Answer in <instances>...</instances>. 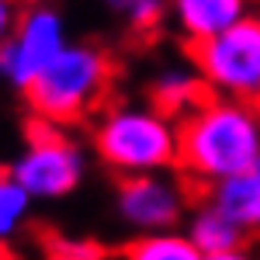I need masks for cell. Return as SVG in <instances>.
<instances>
[{"mask_svg":"<svg viewBox=\"0 0 260 260\" xmlns=\"http://www.w3.org/2000/svg\"><path fill=\"white\" fill-rule=\"evenodd\" d=\"M177 125V167L191 184L205 191L219 187L222 180L236 177L253 160H260V108L208 94Z\"/></svg>","mask_w":260,"mask_h":260,"instance_id":"obj_1","label":"cell"},{"mask_svg":"<svg viewBox=\"0 0 260 260\" xmlns=\"http://www.w3.org/2000/svg\"><path fill=\"white\" fill-rule=\"evenodd\" d=\"M90 142L98 160L125 177L146 174H170L180 156V125L177 118L163 115L160 108L146 104H108L101 108Z\"/></svg>","mask_w":260,"mask_h":260,"instance_id":"obj_2","label":"cell"},{"mask_svg":"<svg viewBox=\"0 0 260 260\" xmlns=\"http://www.w3.org/2000/svg\"><path fill=\"white\" fill-rule=\"evenodd\" d=\"M115 83V59L90 42H70L56 59L39 73V80L24 90L31 115L49 125H73L98 118L108 108V94Z\"/></svg>","mask_w":260,"mask_h":260,"instance_id":"obj_3","label":"cell"},{"mask_svg":"<svg viewBox=\"0 0 260 260\" xmlns=\"http://www.w3.org/2000/svg\"><path fill=\"white\" fill-rule=\"evenodd\" d=\"M208 94L260 108V14L250 11L222 35L191 49Z\"/></svg>","mask_w":260,"mask_h":260,"instance_id":"obj_4","label":"cell"},{"mask_svg":"<svg viewBox=\"0 0 260 260\" xmlns=\"http://www.w3.org/2000/svg\"><path fill=\"white\" fill-rule=\"evenodd\" d=\"M7 170L28 191L31 201H59L80 187L83 174H87V160H83L80 142L66 136L62 125H49V121L35 118L28 125L21 153Z\"/></svg>","mask_w":260,"mask_h":260,"instance_id":"obj_5","label":"cell"},{"mask_svg":"<svg viewBox=\"0 0 260 260\" xmlns=\"http://www.w3.org/2000/svg\"><path fill=\"white\" fill-rule=\"evenodd\" d=\"M66 45H70L66 21L52 4L24 7L14 31H11V39L0 49V80L24 94Z\"/></svg>","mask_w":260,"mask_h":260,"instance_id":"obj_6","label":"cell"},{"mask_svg":"<svg viewBox=\"0 0 260 260\" xmlns=\"http://www.w3.org/2000/svg\"><path fill=\"white\" fill-rule=\"evenodd\" d=\"M121 225H128L136 236L170 233L187 219V191L170 174H146V177H125L115 194Z\"/></svg>","mask_w":260,"mask_h":260,"instance_id":"obj_7","label":"cell"},{"mask_svg":"<svg viewBox=\"0 0 260 260\" xmlns=\"http://www.w3.org/2000/svg\"><path fill=\"white\" fill-rule=\"evenodd\" d=\"M167 4H170L167 21L191 49L222 35L253 11V0H167Z\"/></svg>","mask_w":260,"mask_h":260,"instance_id":"obj_8","label":"cell"},{"mask_svg":"<svg viewBox=\"0 0 260 260\" xmlns=\"http://www.w3.org/2000/svg\"><path fill=\"white\" fill-rule=\"evenodd\" d=\"M205 98H208V87L194 70V62H170L156 70V77L149 80V104L177 121L191 115Z\"/></svg>","mask_w":260,"mask_h":260,"instance_id":"obj_9","label":"cell"},{"mask_svg":"<svg viewBox=\"0 0 260 260\" xmlns=\"http://www.w3.org/2000/svg\"><path fill=\"white\" fill-rule=\"evenodd\" d=\"M208 201L225 212L243 233H260V160H253L243 174L222 180L208 191Z\"/></svg>","mask_w":260,"mask_h":260,"instance_id":"obj_10","label":"cell"},{"mask_svg":"<svg viewBox=\"0 0 260 260\" xmlns=\"http://www.w3.org/2000/svg\"><path fill=\"white\" fill-rule=\"evenodd\" d=\"M187 240L198 246L205 257L212 253H229V250H240L246 243V233H243L236 222L229 219L225 212H219L212 201L205 198V205H198L191 215H187V225H184Z\"/></svg>","mask_w":260,"mask_h":260,"instance_id":"obj_11","label":"cell"},{"mask_svg":"<svg viewBox=\"0 0 260 260\" xmlns=\"http://www.w3.org/2000/svg\"><path fill=\"white\" fill-rule=\"evenodd\" d=\"M121 260H205V253L187 240L184 229H170V233L136 236L125 246Z\"/></svg>","mask_w":260,"mask_h":260,"instance_id":"obj_12","label":"cell"},{"mask_svg":"<svg viewBox=\"0 0 260 260\" xmlns=\"http://www.w3.org/2000/svg\"><path fill=\"white\" fill-rule=\"evenodd\" d=\"M121 24L136 35V39H149L153 31H160L163 21L170 18V4L167 0H101Z\"/></svg>","mask_w":260,"mask_h":260,"instance_id":"obj_13","label":"cell"},{"mask_svg":"<svg viewBox=\"0 0 260 260\" xmlns=\"http://www.w3.org/2000/svg\"><path fill=\"white\" fill-rule=\"evenodd\" d=\"M28 212H31L28 191L11 177V170H0V243L18 236L21 225L28 222Z\"/></svg>","mask_w":260,"mask_h":260,"instance_id":"obj_14","label":"cell"},{"mask_svg":"<svg viewBox=\"0 0 260 260\" xmlns=\"http://www.w3.org/2000/svg\"><path fill=\"white\" fill-rule=\"evenodd\" d=\"M42 260H108L94 240H77V236H52L45 243V257Z\"/></svg>","mask_w":260,"mask_h":260,"instance_id":"obj_15","label":"cell"},{"mask_svg":"<svg viewBox=\"0 0 260 260\" xmlns=\"http://www.w3.org/2000/svg\"><path fill=\"white\" fill-rule=\"evenodd\" d=\"M18 18H21L18 0H0V49H4V42L11 39V31H14Z\"/></svg>","mask_w":260,"mask_h":260,"instance_id":"obj_16","label":"cell"},{"mask_svg":"<svg viewBox=\"0 0 260 260\" xmlns=\"http://www.w3.org/2000/svg\"><path fill=\"white\" fill-rule=\"evenodd\" d=\"M205 260H253V257L246 253V246H240V250H229V253H212Z\"/></svg>","mask_w":260,"mask_h":260,"instance_id":"obj_17","label":"cell"}]
</instances>
